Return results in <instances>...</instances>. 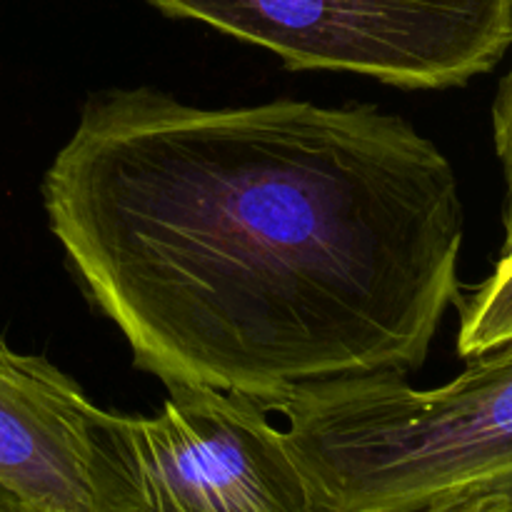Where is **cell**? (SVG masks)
<instances>
[{"label":"cell","instance_id":"6da1fadb","mask_svg":"<svg viewBox=\"0 0 512 512\" xmlns=\"http://www.w3.org/2000/svg\"><path fill=\"white\" fill-rule=\"evenodd\" d=\"M43 205L135 368L165 388L263 405L408 375L463 298L453 165L375 105L95 93L45 170Z\"/></svg>","mask_w":512,"mask_h":512},{"label":"cell","instance_id":"7a4b0ae2","mask_svg":"<svg viewBox=\"0 0 512 512\" xmlns=\"http://www.w3.org/2000/svg\"><path fill=\"white\" fill-rule=\"evenodd\" d=\"M260 408L285 420L323 512H418L468 490L512 495V340L433 390L383 370L303 385Z\"/></svg>","mask_w":512,"mask_h":512},{"label":"cell","instance_id":"3957f363","mask_svg":"<svg viewBox=\"0 0 512 512\" xmlns=\"http://www.w3.org/2000/svg\"><path fill=\"white\" fill-rule=\"evenodd\" d=\"M90 512H323L285 433L248 395L168 388L158 415L95 410Z\"/></svg>","mask_w":512,"mask_h":512},{"label":"cell","instance_id":"277c9868","mask_svg":"<svg viewBox=\"0 0 512 512\" xmlns=\"http://www.w3.org/2000/svg\"><path fill=\"white\" fill-rule=\"evenodd\" d=\"M260 45L290 70H338L405 90L490 73L512 48V0H148Z\"/></svg>","mask_w":512,"mask_h":512},{"label":"cell","instance_id":"5b68a950","mask_svg":"<svg viewBox=\"0 0 512 512\" xmlns=\"http://www.w3.org/2000/svg\"><path fill=\"white\" fill-rule=\"evenodd\" d=\"M95 405L40 355L0 335V485L38 512H90Z\"/></svg>","mask_w":512,"mask_h":512},{"label":"cell","instance_id":"8992f818","mask_svg":"<svg viewBox=\"0 0 512 512\" xmlns=\"http://www.w3.org/2000/svg\"><path fill=\"white\" fill-rule=\"evenodd\" d=\"M458 353L470 360L512 340V253L500 255L493 273L460 298Z\"/></svg>","mask_w":512,"mask_h":512},{"label":"cell","instance_id":"52a82bcc","mask_svg":"<svg viewBox=\"0 0 512 512\" xmlns=\"http://www.w3.org/2000/svg\"><path fill=\"white\" fill-rule=\"evenodd\" d=\"M493 140L495 153L505 173V208L512 205V65L498 88L493 105Z\"/></svg>","mask_w":512,"mask_h":512},{"label":"cell","instance_id":"ba28073f","mask_svg":"<svg viewBox=\"0 0 512 512\" xmlns=\"http://www.w3.org/2000/svg\"><path fill=\"white\" fill-rule=\"evenodd\" d=\"M418 512H512V495L505 490H468L435 500Z\"/></svg>","mask_w":512,"mask_h":512},{"label":"cell","instance_id":"9c48e42d","mask_svg":"<svg viewBox=\"0 0 512 512\" xmlns=\"http://www.w3.org/2000/svg\"><path fill=\"white\" fill-rule=\"evenodd\" d=\"M0 512H38L35 508H30L25 500H20L18 495H13L10 490H5L0 485Z\"/></svg>","mask_w":512,"mask_h":512},{"label":"cell","instance_id":"30bf717a","mask_svg":"<svg viewBox=\"0 0 512 512\" xmlns=\"http://www.w3.org/2000/svg\"><path fill=\"white\" fill-rule=\"evenodd\" d=\"M503 230H505V240H503V253L508 255L512 253V205L510 208H503Z\"/></svg>","mask_w":512,"mask_h":512}]
</instances>
